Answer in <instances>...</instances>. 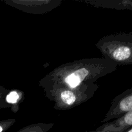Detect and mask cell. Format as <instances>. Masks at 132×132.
<instances>
[{
	"label": "cell",
	"instance_id": "277c9868",
	"mask_svg": "<svg viewBox=\"0 0 132 132\" xmlns=\"http://www.w3.org/2000/svg\"><path fill=\"white\" fill-rule=\"evenodd\" d=\"M3 3L24 13L41 15L60 6L62 0H4Z\"/></svg>",
	"mask_w": 132,
	"mask_h": 132
},
{
	"label": "cell",
	"instance_id": "7a4b0ae2",
	"mask_svg": "<svg viewBox=\"0 0 132 132\" xmlns=\"http://www.w3.org/2000/svg\"><path fill=\"white\" fill-rule=\"evenodd\" d=\"M95 82L83 84L76 88L54 84L43 88L45 95L49 100L54 102L56 110H68L85 103L94 95L99 88Z\"/></svg>",
	"mask_w": 132,
	"mask_h": 132
},
{
	"label": "cell",
	"instance_id": "8fae6325",
	"mask_svg": "<svg viewBox=\"0 0 132 132\" xmlns=\"http://www.w3.org/2000/svg\"><path fill=\"white\" fill-rule=\"evenodd\" d=\"M9 89L6 88L5 87L0 86V109H4V108H9V105L6 104L5 101V96L7 94Z\"/></svg>",
	"mask_w": 132,
	"mask_h": 132
},
{
	"label": "cell",
	"instance_id": "30bf717a",
	"mask_svg": "<svg viewBox=\"0 0 132 132\" xmlns=\"http://www.w3.org/2000/svg\"><path fill=\"white\" fill-rule=\"evenodd\" d=\"M16 122L15 119H6L0 121V132H6Z\"/></svg>",
	"mask_w": 132,
	"mask_h": 132
},
{
	"label": "cell",
	"instance_id": "ba28073f",
	"mask_svg": "<svg viewBox=\"0 0 132 132\" xmlns=\"http://www.w3.org/2000/svg\"><path fill=\"white\" fill-rule=\"evenodd\" d=\"M24 100V93L19 89L9 90L5 96V101L9 105V108L13 113H17L19 111L20 104Z\"/></svg>",
	"mask_w": 132,
	"mask_h": 132
},
{
	"label": "cell",
	"instance_id": "8992f818",
	"mask_svg": "<svg viewBox=\"0 0 132 132\" xmlns=\"http://www.w3.org/2000/svg\"><path fill=\"white\" fill-rule=\"evenodd\" d=\"M132 127V111L122 117L103 123L95 130L85 132H124Z\"/></svg>",
	"mask_w": 132,
	"mask_h": 132
},
{
	"label": "cell",
	"instance_id": "3957f363",
	"mask_svg": "<svg viewBox=\"0 0 132 132\" xmlns=\"http://www.w3.org/2000/svg\"><path fill=\"white\" fill-rule=\"evenodd\" d=\"M102 57L117 66L132 64V32H118L103 36L95 44Z\"/></svg>",
	"mask_w": 132,
	"mask_h": 132
},
{
	"label": "cell",
	"instance_id": "7c38bea8",
	"mask_svg": "<svg viewBox=\"0 0 132 132\" xmlns=\"http://www.w3.org/2000/svg\"><path fill=\"white\" fill-rule=\"evenodd\" d=\"M124 132H132V127L128 129V130H126V131H125Z\"/></svg>",
	"mask_w": 132,
	"mask_h": 132
},
{
	"label": "cell",
	"instance_id": "52a82bcc",
	"mask_svg": "<svg viewBox=\"0 0 132 132\" xmlns=\"http://www.w3.org/2000/svg\"><path fill=\"white\" fill-rule=\"evenodd\" d=\"M80 1L96 8L132 10L131 0H81Z\"/></svg>",
	"mask_w": 132,
	"mask_h": 132
},
{
	"label": "cell",
	"instance_id": "5b68a950",
	"mask_svg": "<svg viewBox=\"0 0 132 132\" xmlns=\"http://www.w3.org/2000/svg\"><path fill=\"white\" fill-rule=\"evenodd\" d=\"M130 111H132V88L117 95L112 101L110 107L101 123L121 118Z\"/></svg>",
	"mask_w": 132,
	"mask_h": 132
},
{
	"label": "cell",
	"instance_id": "6da1fadb",
	"mask_svg": "<svg viewBox=\"0 0 132 132\" xmlns=\"http://www.w3.org/2000/svg\"><path fill=\"white\" fill-rule=\"evenodd\" d=\"M117 68L116 63L103 57L76 60L54 68L39 81V85L42 88L54 84L76 88L83 84L95 82Z\"/></svg>",
	"mask_w": 132,
	"mask_h": 132
},
{
	"label": "cell",
	"instance_id": "9c48e42d",
	"mask_svg": "<svg viewBox=\"0 0 132 132\" xmlns=\"http://www.w3.org/2000/svg\"><path fill=\"white\" fill-rule=\"evenodd\" d=\"M54 126V123H38L31 124L22 128L16 132H48L50 131Z\"/></svg>",
	"mask_w": 132,
	"mask_h": 132
}]
</instances>
